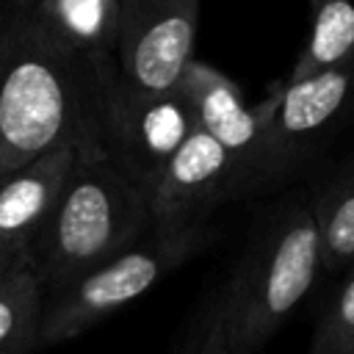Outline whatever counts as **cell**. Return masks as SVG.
<instances>
[{"instance_id": "12", "label": "cell", "mask_w": 354, "mask_h": 354, "mask_svg": "<svg viewBox=\"0 0 354 354\" xmlns=\"http://www.w3.org/2000/svg\"><path fill=\"white\" fill-rule=\"evenodd\" d=\"M44 279L30 254H25L0 277V354H25L44 348Z\"/></svg>"}, {"instance_id": "13", "label": "cell", "mask_w": 354, "mask_h": 354, "mask_svg": "<svg viewBox=\"0 0 354 354\" xmlns=\"http://www.w3.org/2000/svg\"><path fill=\"white\" fill-rule=\"evenodd\" d=\"M313 213L321 241V266L326 271L348 268L354 263V160L313 196Z\"/></svg>"}, {"instance_id": "3", "label": "cell", "mask_w": 354, "mask_h": 354, "mask_svg": "<svg viewBox=\"0 0 354 354\" xmlns=\"http://www.w3.org/2000/svg\"><path fill=\"white\" fill-rule=\"evenodd\" d=\"M149 230V194L100 138L80 141L55 210L30 246L47 293L122 252Z\"/></svg>"}, {"instance_id": "10", "label": "cell", "mask_w": 354, "mask_h": 354, "mask_svg": "<svg viewBox=\"0 0 354 354\" xmlns=\"http://www.w3.org/2000/svg\"><path fill=\"white\" fill-rule=\"evenodd\" d=\"M102 97L119 80V0H19Z\"/></svg>"}, {"instance_id": "2", "label": "cell", "mask_w": 354, "mask_h": 354, "mask_svg": "<svg viewBox=\"0 0 354 354\" xmlns=\"http://www.w3.org/2000/svg\"><path fill=\"white\" fill-rule=\"evenodd\" d=\"M91 138H100L91 80L19 0H8L0 28V169Z\"/></svg>"}, {"instance_id": "1", "label": "cell", "mask_w": 354, "mask_h": 354, "mask_svg": "<svg viewBox=\"0 0 354 354\" xmlns=\"http://www.w3.org/2000/svg\"><path fill=\"white\" fill-rule=\"evenodd\" d=\"M313 199L277 205L238 254L227 279L199 304L174 340L177 354H252L304 301L321 274Z\"/></svg>"}, {"instance_id": "16", "label": "cell", "mask_w": 354, "mask_h": 354, "mask_svg": "<svg viewBox=\"0 0 354 354\" xmlns=\"http://www.w3.org/2000/svg\"><path fill=\"white\" fill-rule=\"evenodd\" d=\"M19 257H25V254H11V252H0V277L19 260Z\"/></svg>"}, {"instance_id": "11", "label": "cell", "mask_w": 354, "mask_h": 354, "mask_svg": "<svg viewBox=\"0 0 354 354\" xmlns=\"http://www.w3.org/2000/svg\"><path fill=\"white\" fill-rule=\"evenodd\" d=\"M75 141H64L19 166L0 169V252H30L58 205L75 163Z\"/></svg>"}, {"instance_id": "15", "label": "cell", "mask_w": 354, "mask_h": 354, "mask_svg": "<svg viewBox=\"0 0 354 354\" xmlns=\"http://www.w3.org/2000/svg\"><path fill=\"white\" fill-rule=\"evenodd\" d=\"M310 354H354V263L343 268V279L315 324Z\"/></svg>"}, {"instance_id": "7", "label": "cell", "mask_w": 354, "mask_h": 354, "mask_svg": "<svg viewBox=\"0 0 354 354\" xmlns=\"http://www.w3.org/2000/svg\"><path fill=\"white\" fill-rule=\"evenodd\" d=\"M196 33L199 0H119V77L138 91L174 88Z\"/></svg>"}, {"instance_id": "4", "label": "cell", "mask_w": 354, "mask_h": 354, "mask_svg": "<svg viewBox=\"0 0 354 354\" xmlns=\"http://www.w3.org/2000/svg\"><path fill=\"white\" fill-rule=\"evenodd\" d=\"M216 241V230L205 221L174 232H152L133 241L122 252L47 293L41 318V346H58L80 337L102 318L124 310L166 274L202 254Z\"/></svg>"}, {"instance_id": "14", "label": "cell", "mask_w": 354, "mask_h": 354, "mask_svg": "<svg viewBox=\"0 0 354 354\" xmlns=\"http://www.w3.org/2000/svg\"><path fill=\"white\" fill-rule=\"evenodd\" d=\"M354 58V0H310V36L288 77Z\"/></svg>"}, {"instance_id": "9", "label": "cell", "mask_w": 354, "mask_h": 354, "mask_svg": "<svg viewBox=\"0 0 354 354\" xmlns=\"http://www.w3.org/2000/svg\"><path fill=\"white\" fill-rule=\"evenodd\" d=\"M177 91L185 97L194 122L207 130L232 155L235 163V199L252 191V174L263 144V102L246 105L243 91L221 69L191 58L177 80Z\"/></svg>"}, {"instance_id": "8", "label": "cell", "mask_w": 354, "mask_h": 354, "mask_svg": "<svg viewBox=\"0 0 354 354\" xmlns=\"http://www.w3.org/2000/svg\"><path fill=\"white\" fill-rule=\"evenodd\" d=\"M227 199H235L232 155L207 130L194 124L149 191V230L174 232L199 224Z\"/></svg>"}, {"instance_id": "17", "label": "cell", "mask_w": 354, "mask_h": 354, "mask_svg": "<svg viewBox=\"0 0 354 354\" xmlns=\"http://www.w3.org/2000/svg\"><path fill=\"white\" fill-rule=\"evenodd\" d=\"M6 8H8V0H0V28H3V19H6Z\"/></svg>"}, {"instance_id": "6", "label": "cell", "mask_w": 354, "mask_h": 354, "mask_svg": "<svg viewBox=\"0 0 354 354\" xmlns=\"http://www.w3.org/2000/svg\"><path fill=\"white\" fill-rule=\"evenodd\" d=\"M194 124V113L177 86L163 91H138L119 77L100 97L102 147L147 194Z\"/></svg>"}, {"instance_id": "5", "label": "cell", "mask_w": 354, "mask_h": 354, "mask_svg": "<svg viewBox=\"0 0 354 354\" xmlns=\"http://www.w3.org/2000/svg\"><path fill=\"white\" fill-rule=\"evenodd\" d=\"M354 105V58L304 77H288L263 102V144L252 191L288 180L337 130Z\"/></svg>"}]
</instances>
